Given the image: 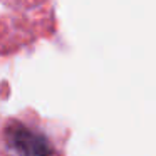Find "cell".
<instances>
[{
  "label": "cell",
  "instance_id": "6da1fadb",
  "mask_svg": "<svg viewBox=\"0 0 156 156\" xmlns=\"http://www.w3.org/2000/svg\"><path fill=\"white\" fill-rule=\"evenodd\" d=\"M10 144L20 156H49L51 146L47 139L39 133L27 128H12L10 129Z\"/></svg>",
  "mask_w": 156,
  "mask_h": 156
}]
</instances>
